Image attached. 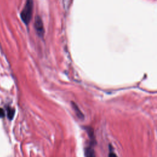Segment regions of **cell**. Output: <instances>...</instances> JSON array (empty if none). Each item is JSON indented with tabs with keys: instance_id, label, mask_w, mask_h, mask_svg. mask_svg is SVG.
Instances as JSON below:
<instances>
[{
	"instance_id": "cell-1",
	"label": "cell",
	"mask_w": 157,
	"mask_h": 157,
	"mask_svg": "<svg viewBox=\"0 0 157 157\" xmlns=\"http://www.w3.org/2000/svg\"><path fill=\"white\" fill-rule=\"evenodd\" d=\"M33 5V0H27L24 8L20 14L22 21L27 25L29 24L32 18Z\"/></svg>"
},
{
	"instance_id": "cell-2",
	"label": "cell",
	"mask_w": 157,
	"mask_h": 157,
	"mask_svg": "<svg viewBox=\"0 0 157 157\" xmlns=\"http://www.w3.org/2000/svg\"><path fill=\"white\" fill-rule=\"evenodd\" d=\"M88 135H89L91 142L89 143V145H88L85 148V150H84L85 156V157H96L95 152V150H94V142L95 141L94 133H91Z\"/></svg>"
},
{
	"instance_id": "cell-3",
	"label": "cell",
	"mask_w": 157,
	"mask_h": 157,
	"mask_svg": "<svg viewBox=\"0 0 157 157\" xmlns=\"http://www.w3.org/2000/svg\"><path fill=\"white\" fill-rule=\"evenodd\" d=\"M35 28L38 35L40 37H42L44 35V28L43 22L41 18L39 16H37L35 21Z\"/></svg>"
},
{
	"instance_id": "cell-4",
	"label": "cell",
	"mask_w": 157,
	"mask_h": 157,
	"mask_svg": "<svg viewBox=\"0 0 157 157\" xmlns=\"http://www.w3.org/2000/svg\"><path fill=\"white\" fill-rule=\"evenodd\" d=\"M71 104H72V108L75 115H77V117L81 120L84 119V115L82 113V112L81 111V110L80 109V108L78 107V106L75 102H71Z\"/></svg>"
},
{
	"instance_id": "cell-5",
	"label": "cell",
	"mask_w": 157,
	"mask_h": 157,
	"mask_svg": "<svg viewBox=\"0 0 157 157\" xmlns=\"http://www.w3.org/2000/svg\"><path fill=\"white\" fill-rule=\"evenodd\" d=\"M7 109V114L9 120H12L15 114V109L10 106H8L6 108Z\"/></svg>"
},
{
	"instance_id": "cell-6",
	"label": "cell",
	"mask_w": 157,
	"mask_h": 157,
	"mask_svg": "<svg viewBox=\"0 0 157 157\" xmlns=\"http://www.w3.org/2000/svg\"><path fill=\"white\" fill-rule=\"evenodd\" d=\"M109 149H110V150H109V153L108 157H118L117 155H116V153L114 152V150H112V148L111 145L109 146Z\"/></svg>"
},
{
	"instance_id": "cell-7",
	"label": "cell",
	"mask_w": 157,
	"mask_h": 157,
	"mask_svg": "<svg viewBox=\"0 0 157 157\" xmlns=\"http://www.w3.org/2000/svg\"><path fill=\"white\" fill-rule=\"evenodd\" d=\"M5 116V111L2 108H0V118H3Z\"/></svg>"
}]
</instances>
